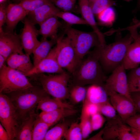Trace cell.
I'll return each mask as SVG.
<instances>
[{"instance_id":"6da1fadb","label":"cell","mask_w":140,"mask_h":140,"mask_svg":"<svg viewBox=\"0 0 140 140\" xmlns=\"http://www.w3.org/2000/svg\"><path fill=\"white\" fill-rule=\"evenodd\" d=\"M100 45L80 61L73 73L69 74L68 83L71 85L104 84L107 78L99 61Z\"/></svg>"},{"instance_id":"7a4b0ae2","label":"cell","mask_w":140,"mask_h":140,"mask_svg":"<svg viewBox=\"0 0 140 140\" xmlns=\"http://www.w3.org/2000/svg\"><path fill=\"white\" fill-rule=\"evenodd\" d=\"M121 32H117L113 43L99 45V61L104 73L112 72L123 62L128 47L134 41L129 32L123 37Z\"/></svg>"},{"instance_id":"3957f363","label":"cell","mask_w":140,"mask_h":140,"mask_svg":"<svg viewBox=\"0 0 140 140\" xmlns=\"http://www.w3.org/2000/svg\"><path fill=\"white\" fill-rule=\"evenodd\" d=\"M48 94L42 87L34 86L6 94L15 107L20 123L27 118L39 101Z\"/></svg>"},{"instance_id":"277c9868","label":"cell","mask_w":140,"mask_h":140,"mask_svg":"<svg viewBox=\"0 0 140 140\" xmlns=\"http://www.w3.org/2000/svg\"><path fill=\"white\" fill-rule=\"evenodd\" d=\"M30 77L38 82L45 91L54 98L62 100L69 97L68 73L49 75L40 73Z\"/></svg>"},{"instance_id":"5b68a950","label":"cell","mask_w":140,"mask_h":140,"mask_svg":"<svg viewBox=\"0 0 140 140\" xmlns=\"http://www.w3.org/2000/svg\"><path fill=\"white\" fill-rule=\"evenodd\" d=\"M64 32L69 39L80 61L89 53L90 49L100 45L97 35L93 31H83L73 28L67 24Z\"/></svg>"},{"instance_id":"8992f818","label":"cell","mask_w":140,"mask_h":140,"mask_svg":"<svg viewBox=\"0 0 140 140\" xmlns=\"http://www.w3.org/2000/svg\"><path fill=\"white\" fill-rule=\"evenodd\" d=\"M26 76L4 64L0 69V94H6L33 87Z\"/></svg>"},{"instance_id":"52a82bcc","label":"cell","mask_w":140,"mask_h":140,"mask_svg":"<svg viewBox=\"0 0 140 140\" xmlns=\"http://www.w3.org/2000/svg\"><path fill=\"white\" fill-rule=\"evenodd\" d=\"M0 121L10 140L16 139L20 126L16 109L9 96L2 93L0 94Z\"/></svg>"},{"instance_id":"ba28073f","label":"cell","mask_w":140,"mask_h":140,"mask_svg":"<svg viewBox=\"0 0 140 140\" xmlns=\"http://www.w3.org/2000/svg\"><path fill=\"white\" fill-rule=\"evenodd\" d=\"M64 34L58 36L57 39L55 46L56 57L60 66L70 74L74 71L80 61L77 57L69 39L67 36L64 37Z\"/></svg>"},{"instance_id":"9c48e42d","label":"cell","mask_w":140,"mask_h":140,"mask_svg":"<svg viewBox=\"0 0 140 140\" xmlns=\"http://www.w3.org/2000/svg\"><path fill=\"white\" fill-rule=\"evenodd\" d=\"M125 70L123 62L115 68L107 78L104 86L106 90H113L133 101L130 95Z\"/></svg>"},{"instance_id":"30bf717a","label":"cell","mask_w":140,"mask_h":140,"mask_svg":"<svg viewBox=\"0 0 140 140\" xmlns=\"http://www.w3.org/2000/svg\"><path fill=\"white\" fill-rule=\"evenodd\" d=\"M120 117L108 119L104 127V140H135L130 132V127Z\"/></svg>"},{"instance_id":"8fae6325","label":"cell","mask_w":140,"mask_h":140,"mask_svg":"<svg viewBox=\"0 0 140 140\" xmlns=\"http://www.w3.org/2000/svg\"><path fill=\"white\" fill-rule=\"evenodd\" d=\"M106 90L110 103L124 123L128 118L136 114L137 110L132 101L113 90Z\"/></svg>"},{"instance_id":"7c38bea8","label":"cell","mask_w":140,"mask_h":140,"mask_svg":"<svg viewBox=\"0 0 140 140\" xmlns=\"http://www.w3.org/2000/svg\"><path fill=\"white\" fill-rule=\"evenodd\" d=\"M20 35L13 31L6 30L0 33V54L6 61L12 54H24Z\"/></svg>"},{"instance_id":"4fadbf2b","label":"cell","mask_w":140,"mask_h":140,"mask_svg":"<svg viewBox=\"0 0 140 140\" xmlns=\"http://www.w3.org/2000/svg\"><path fill=\"white\" fill-rule=\"evenodd\" d=\"M65 73V71L59 65L56 57L55 46L51 50L47 56L36 66L34 67L26 75L30 77L40 73Z\"/></svg>"},{"instance_id":"5bb4252c","label":"cell","mask_w":140,"mask_h":140,"mask_svg":"<svg viewBox=\"0 0 140 140\" xmlns=\"http://www.w3.org/2000/svg\"><path fill=\"white\" fill-rule=\"evenodd\" d=\"M24 20V26L20 37L25 53L30 55L39 44L40 41L37 39L38 30L34 24L26 17Z\"/></svg>"},{"instance_id":"9a60e30c","label":"cell","mask_w":140,"mask_h":140,"mask_svg":"<svg viewBox=\"0 0 140 140\" xmlns=\"http://www.w3.org/2000/svg\"><path fill=\"white\" fill-rule=\"evenodd\" d=\"M80 11L83 18L97 35L100 45L106 44L104 35L99 29L91 8L89 0H78Z\"/></svg>"},{"instance_id":"2e32d148","label":"cell","mask_w":140,"mask_h":140,"mask_svg":"<svg viewBox=\"0 0 140 140\" xmlns=\"http://www.w3.org/2000/svg\"><path fill=\"white\" fill-rule=\"evenodd\" d=\"M28 13L19 3H11L6 6V21L7 30L13 31L18 23L24 19Z\"/></svg>"},{"instance_id":"e0dca14e","label":"cell","mask_w":140,"mask_h":140,"mask_svg":"<svg viewBox=\"0 0 140 140\" xmlns=\"http://www.w3.org/2000/svg\"><path fill=\"white\" fill-rule=\"evenodd\" d=\"M29 55L25 53L23 54L17 53L13 54L6 60L7 66L26 76L34 67Z\"/></svg>"},{"instance_id":"ac0fdd59","label":"cell","mask_w":140,"mask_h":140,"mask_svg":"<svg viewBox=\"0 0 140 140\" xmlns=\"http://www.w3.org/2000/svg\"><path fill=\"white\" fill-rule=\"evenodd\" d=\"M61 11L52 3L44 5L29 13L27 15L34 25H39L49 17L55 16Z\"/></svg>"},{"instance_id":"d6986e66","label":"cell","mask_w":140,"mask_h":140,"mask_svg":"<svg viewBox=\"0 0 140 140\" xmlns=\"http://www.w3.org/2000/svg\"><path fill=\"white\" fill-rule=\"evenodd\" d=\"M78 112L73 108H62L49 111H42L39 116L42 121L51 127L62 119L72 116Z\"/></svg>"},{"instance_id":"ffe728a7","label":"cell","mask_w":140,"mask_h":140,"mask_svg":"<svg viewBox=\"0 0 140 140\" xmlns=\"http://www.w3.org/2000/svg\"><path fill=\"white\" fill-rule=\"evenodd\" d=\"M109 95L104 84H94L87 87L86 96L84 100L99 104L109 100Z\"/></svg>"},{"instance_id":"44dd1931","label":"cell","mask_w":140,"mask_h":140,"mask_svg":"<svg viewBox=\"0 0 140 140\" xmlns=\"http://www.w3.org/2000/svg\"><path fill=\"white\" fill-rule=\"evenodd\" d=\"M58 18L55 16H52L39 24L40 29L38 30V34L45 38L57 39L58 29L62 26Z\"/></svg>"},{"instance_id":"7402d4cb","label":"cell","mask_w":140,"mask_h":140,"mask_svg":"<svg viewBox=\"0 0 140 140\" xmlns=\"http://www.w3.org/2000/svg\"><path fill=\"white\" fill-rule=\"evenodd\" d=\"M123 64L125 70L136 68L140 64V44L134 40L128 47Z\"/></svg>"},{"instance_id":"603a6c76","label":"cell","mask_w":140,"mask_h":140,"mask_svg":"<svg viewBox=\"0 0 140 140\" xmlns=\"http://www.w3.org/2000/svg\"><path fill=\"white\" fill-rule=\"evenodd\" d=\"M57 39H51L42 37L39 44L33 51V65L36 66L48 55L51 48L56 44Z\"/></svg>"},{"instance_id":"cb8c5ba5","label":"cell","mask_w":140,"mask_h":140,"mask_svg":"<svg viewBox=\"0 0 140 140\" xmlns=\"http://www.w3.org/2000/svg\"><path fill=\"white\" fill-rule=\"evenodd\" d=\"M38 115L31 111L20 126L17 140H32V132L34 124Z\"/></svg>"},{"instance_id":"d4e9b609","label":"cell","mask_w":140,"mask_h":140,"mask_svg":"<svg viewBox=\"0 0 140 140\" xmlns=\"http://www.w3.org/2000/svg\"><path fill=\"white\" fill-rule=\"evenodd\" d=\"M49 95H47L39 101L37 105L38 109L47 112L62 108H73L72 105L64 102L58 99L51 98Z\"/></svg>"},{"instance_id":"484cf974","label":"cell","mask_w":140,"mask_h":140,"mask_svg":"<svg viewBox=\"0 0 140 140\" xmlns=\"http://www.w3.org/2000/svg\"><path fill=\"white\" fill-rule=\"evenodd\" d=\"M96 17L97 25L110 27L115 22L116 15L114 9L112 7H110L103 10Z\"/></svg>"},{"instance_id":"4316f807","label":"cell","mask_w":140,"mask_h":140,"mask_svg":"<svg viewBox=\"0 0 140 140\" xmlns=\"http://www.w3.org/2000/svg\"><path fill=\"white\" fill-rule=\"evenodd\" d=\"M66 122L59 123L47 131L44 140H60L64 136L68 128Z\"/></svg>"},{"instance_id":"83f0119b","label":"cell","mask_w":140,"mask_h":140,"mask_svg":"<svg viewBox=\"0 0 140 140\" xmlns=\"http://www.w3.org/2000/svg\"><path fill=\"white\" fill-rule=\"evenodd\" d=\"M50 127L42 121L38 115L33 128L32 140H44Z\"/></svg>"},{"instance_id":"f1b7e54d","label":"cell","mask_w":140,"mask_h":140,"mask_svg":"<svg viewBox=\"0 0 140 140\" xmlns=\"http://www.w3.org/2000/svg\"><path fill=\"white\" fill-rule=\"evenodd\" d=\"M68 88L69 97L72 102L78 103L83 101L85 99L87 87L78 85H71Z\"/></svg>"},{"instance_id":"f546056e","label":"cell","mask_w":140,"mask_h":140,"mask_svg":"<svg viewBox=\"0 0 140 140\" xmlns=\"http://www.w3.org/2000/svg\"><path fill=\"white\" fill-rule=\"evenodd\" d=\"M56 16L62 19L67 23L71 25H87L88 24L82 17H80L69 12L61 11L56 14Z\"/></svg>"},{"instance_id":"4dcf8cb0","label":"cell","mask_w":140,"mask_h":140,"mask_svg":"<svg viewBox=\"0 0 140 140\" xmlns=\"http://www.w3.org/2000/svg\"><path fill=\"white\" fill-rule=\"evenodd\" d=\"M89 2L92 11L96 16L104 9L115 5L116 4V1L114 0H95Z\"/></svg>"},{"instance_id":"1f68e13d","label":"cell","mask_w":140,"mask_h":140,"mask_svg":"<svg viewBox=\"0 0 140 140\" xmlns=\"http://www.w3.org/2000/svg\"><path fill=\"white\" fill-rule=\"evenodd\" d=\"M67 140L83 139L80 124L75 122L72 124L67 130L64 136Z\"/></svg>"},{"instance_id":"d6a6232c","label":"cell","mask_w":140,"mask_h":140,"mask_svg":"<svg viewBox=\"0 0 140 140\" xmlns=\"http://www.w3.org/2000/svg\"><path fill=\"white\" fill-rule=\"evenodd\" d=\"M51 3L50 0H22L19 3L28 14L44 5Z\"/></svg>"},{"instance_id":"836d02e7","label":"cell","mask_w":140,"mask_h":140,"mask_svg":"<svg viewBox=\"0 0 140 140\" xmlns=\"http://www.w3.org/2000/svg\"><path fill=\"white\" fill-rule=\"evenodd\" d=\"M90 116L86 112L82 107L80 124L83 139L87 138L92 132L90 123Z\"/></svg>"},{"instance_id":"e575fe53","label":"cell","mask_w":140,"mask_h":140,"mask_svg":"<svg viewBox=\"0 0 140 140\" xmlns=\"http://www.w3.org/2000/svg\"><path fill=\"white\" fill-rule=\"evenodd\" d=\"M98 105L99 112L108 119H114L118 117L116 111L109 100Z\"/></svg>"},{"instance_id":"d590c367","label":"cell","mask_w":140,"mask_h":140,"mask_svg":"<svg viewBox=\"0 0 140 140\" xmlns=\"http://www.w3.org/2000/svg\"><path fill=\"white\" fill-rule=\"evenodd\" d=\"M61 11L71 12L74 7L77 0H50Z\"/></svg>"},{"instance_id":"8d00e7d4","label":"cell","mask_w":140,"mask_h":140,"mask_svg":"<svg viewBox=\"0 0 140 140\" xmlns=\"http://www.w3.org/2000/svg\"><path fill=\"white\" fill-rule=\"evenodd\" d=\"M90 120L92 132L101 128L106 121L105 118L99 112L91 116Z\"/></svg>"},{"instance_id":"74e56055","label":"cell","mask_w":140,"mask_h":140,"mask_svg":"<svg viewBox=\"0 0 140 140\" xmlns=\"http://www.w3.org/2000/svg\"><path fill=\"white\" fill-rule=\"evenodd\" d=\"M82 107L87 114L90 117L99 112L98 104L87 102L85 100L83 101Z\"/></svg>"},{"instance_id":"f35d334b","label":"cell","mask_w":140,"mask_h":140,"mask_svg":"<svg viewBox=\"0 0 140 140\" xmlns=\"http://www.w3.org/2000/svg\"><path fill=\"white\" fill-rule=\"evenodd\" d=\"M125 123L130 127L140 130V115L136 114L128 118Z\"/></svg>"},{"instance_id":"ab89813d","label":"cell","mask_w":140,"mask_h":140,"mask_svg":"<svg viewBox=\"0 0 140 140\" xmlns=\"http://www.w3.org/2000/svg\"><path fill=\"white\" fill-rule=\"evenodd\" d=\"M128 81L130 93L140 92V78Z\"/></svg>"},{"instance_id":"60d3db41","label":"cell","mask_w":140,"mask_h":140,"mask_svg":"<svg viewBox=\"0 0 140 140\" xmlns=\"http://www.w3.org/2000/svg\"><path fill=\"white\" fill-rule=\"evenodd\" d=\"M6 7L3 4L1 3L0 6V33L3 31L2 26L5 23L6 9Z\"/></svg>"},{"instance_id":"b9f144b4","label":"cell","mask_w":140,"mask_h":140,"mask_svg":"<svg viewBox=\"0 0 140 140\" xmlns=\"http://www.w3.org/2000/svg\"><path fill=\"white\" fill-rule=\"evenodd\" d=\"M130 95L137 111L140 113V92H130Z\"/></svg>"},{"instance_id":"7bdbcfd3","label":"cell","mask_w":140,"mask_h":140,"mask_svg":"<svg viewBox=\"0 0 140 140\" xmlns=\"http://www.w3.org/2000/svg\"><path fill=\"white\" fill-rule=\"evenodd\" d=\"M130 70L127 75L128 81L140 78V67Z\"/></svg>"},{"instance_id":"ee69618b","label":"cell","mask_w":140,"mask_h":140,"mask_svg":"<svg viewBox=\"0 0 140 140\" xmlns=\"http://www.w3.org/2000/svg\"><path fill=\"white\" fill-rule=\"evenodd\" d=\"M137 28L132 29L128 30L129 31L134 39L140 44V35L137 31Z\"/></svg>"},{"instance_id":"f6af8a7d","label":"cell","mask_w":140,"mask_h":140,"mask_svg":"<svg viewBox=\"0 0 140 140\" xmlns=\"http://www.w3.org/2000/svg\"><path fill=\"white\" fill-rule=\"evenodd\" d=\"M0 140H10L6 131L1 123L0 124Z\"/></svg>"},{"instance_id":"bcb514c9","label":"cell","mask_w":140,"mask_h":140,"mask_svg":"<svg viewBox=\"0 0 140 140\" xmlns=\"http://www.w3.org/2000/svg\"><path fill=\"white\" fill-rule=\"evenodd\" d=\"M130 132L135 139L140 140V130L130 127Z\"/></svg>"},{"instance_id":"7dc6e473","label":"cell","mask_w":140,"mask_h":140,"mask_svg":"<svg viewBox=\"0 0 140 140\" xmlns=\"http://www.w3.org/2000/svg\"><path fill=\"white\" fill-rule=\"evenodd\" d=\"M104 128L102 129L97 134L89 139V140H103V136L104 131Z\"/></svg>"},{"instance_id":"c3c4849f","label":"cell","mask_w":140,"mask_h":140,"mask_svg":"<svg viewBox=\"0 0 140 140\" xmlns=\"http://www.w3.org/2000/svg\"><path fill=\"white\" fill-rule=\"evenodd\" d=\"M139 11H140V0H137L136 5L133 10L132 12L135 14Z\"/></svg>"},{"instance_id":"681fc988","label":"cell","mask_w":140,"mask_h":140,"mask_svg":"<svg viewBox=\"0 0 140 140\" xmlns=\"http://www.w3.org/2000/svg\"><path fill=\"white\" fill-rule=\"evenodd\" d=\"M6 61L4 57L2 55L0 54V69L4 64V62Z\"/></svg>"},{"instance_id":"f907efd6","label":"cell","mask_w":140,"mask_h":140,"mask_svg":"<svg viewBox=\"0 0 140 140\" xmlns=\"http://www.w3.org/2000/svg\"><path fill=\"white\" fill-rule=\"evenodd\" d=\"M13 0L14 1L17 3H19L22 0Z\"/></svg>"},{"instance_id":"816d5d0a","label":"cell","mask_w":140,"mask_h":140,"mask_svg":"<svg viewBox=\"0 0 140 140\" xmlns=\"http://www.w3.org/2000/svg\"><path fill=\"white\" fill-rule=\"evenodd\" d=\"M123 0L128 2H129L131 1L132 0Z\"/></svg>"},{"instance_id":"f5cc1de1","label":"cell","mask_w":140,"mask_h":140,"mask_svg":"<svg viewBox=\"0 0 140 140\" xmlns=\"http://www.w3.org/2000/svg\"><path fill=\"white\" fill-rule=\"evenodd\" d=\"M89 1L90 2H91V1H94V0H89Z\"/></svg>"},{"instance_id":"db71d44e","label":"cell","mask_w":140,"mask_h":140,"mask_svg":"<svg viewBox=\"0 0 140 140\" xmlns=\"http://www.w3.org/2000/svg\"><path fill=\"white\" fill-rule=\"evenodd\" d=\"M139 35H140V32H139Z\"/></svg>"}]
</instances>
